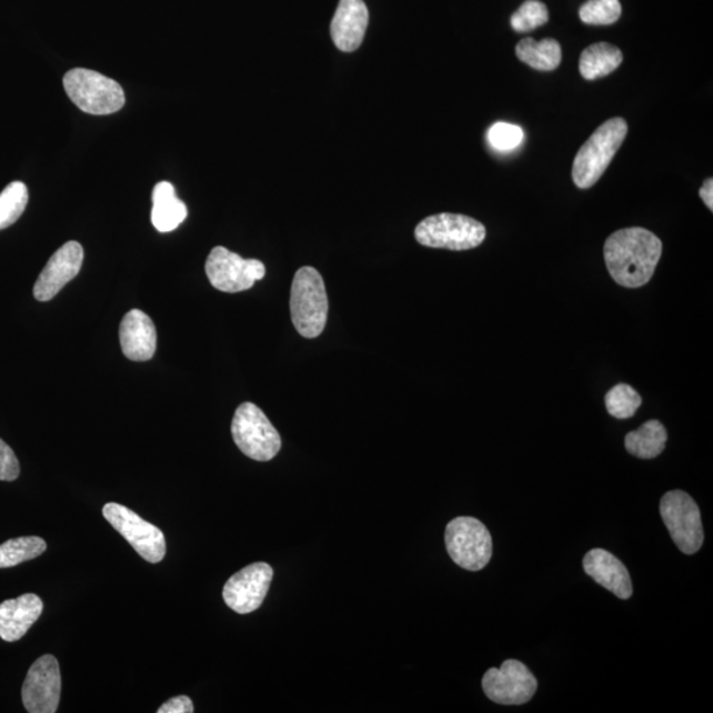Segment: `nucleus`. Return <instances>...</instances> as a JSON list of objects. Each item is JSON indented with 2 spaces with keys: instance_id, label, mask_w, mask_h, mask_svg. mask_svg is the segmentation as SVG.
Here are the masks:
<instances>
[{
  "instance_id": "c85d7f7f",
  "label": "nucleus",
  "mask_w": 713,
  "mask_h": 713,
  "mask_svg": "<svg viewBox=\"0 0 713 713\" xmlns=\"http://www.w3.org/2000/svg\"><path fill=\"white\" fill-rule=\"evenodd\" d=\"M19 474L20 465L16 452L0 439V481H16Z\"/></svg>"
},
{
  "instance_id": "b1692460",
  "label": "nucleus",
  "mask_w": 713,
  "mask_h": 713,
  "mask_svg": "<svg viewBox=\"0 0 713 713\" xmlns=\"http://www.w3.org/2000/svg\"><path fill=\"white\" fill-rule=\"evenodd\" d=\"M28 190L22 181H13L0 193V230L10 228L26 211Z\"/></svg>"
},
{
  "instance_id": "1a4fd4ad",
  "label": "nucleus",
  "mask_w": 713,
  "mask_h": 713,
  "mask_svg": "<svg viewBox=\"0 0 713 713\" xmlns=\"http://www.w3.org/2000/svg\"><path fill=\"white\" fill-rule=\"evenodd\" d=\"M104 520L113 526L144 561L162 562L167 544L163 531L144 521L131 509L110 502L102 509Z\"/></svg>"
},
{
  "instance_id": "f03ea898",
  "label": "nucleus",
  "mask_w": 713,
  "mask_h": 713,
  "mask_svg": "<svg viewBox=\"0 0 713 713\" xmlns=\"http://www.w3.org/2000/svg\"><path fill=\"white\" fill-rule=\"evenodd\" d=\"M290 310L292 324L304 339H317L325 330L330 303L324 279L317 269L305 265L297 271Z\"/></svg>"
},
{
  "instance_id": "f257e3e1",
  "label": "nucleus",
  "mask_w": 713,
  "mask_h": 713,
  "mask_svg": "<svg viewBox=\"0 0 713 713\" xmlns=\"http://www.w3.org/2000/svg\"><path fill=\"white\" fill-rule=\"evenodd\" d=\"M662 255L659 237L643 228L621 229L607 238L604 257L613 281L639 289L653 278Z\"/></svg>"
},
{
  "instance_id": "bb28decb",
  "label": "nucleus",
  "mask_w": 713,
  "mask_h": 713,
  "mask_svg": "<svg viewBox=\"0 0 713 713\" xmlns=\"http://www.w3.org/2000/svg\"><path fill=\"white\" fill-rule=\"evenodd\" d=\"M549 10L546 4L540 0H526L520 10L513 13L510 23L516 32H529L549 22Z\"/></svg>"
},
{
  "instance_id": "dca6fc26",
  "label": "nucleus",
  "mask_w": 713,
  "mask_h": 713,
  "mask_svg": "<svg viewBox=\"0 0 713 713\" xmlns=\"http://www.w3.org/2000/svg\"><path fill=\"white\" fill-rule=\"evenodd\" d=\"M119 340L122 352L131 361H150L157 352V328L153 321L141 310L125 313L119 327Z\"/></svg>"
},
{
  "instance_id": "423d86ee",
  "label": "nucleus",
  "mask_w": 713,
  "mask_h": 713,
  "mask_svg": "<svg viewBox=\"0 0 713 713\" xmlns=\"http://www.w3.org/2000/svg\"><path fill=\"white\" fill-rule=\"evenodd\" d=\"M232 435L243 454L255 461H270L282 449L279 432L257 404L244 402L237 409Z\"/></svg>"
},
{
  "instance_id": "39448f33",
  "label": "nucleus",
  "mask_w": 713,
  "mask_h": 713,
  "mask_svg": "<svg viewBox=\"0 0 713 713\" xmlns=\"http://www.w3.org/2000/svg\"><path fill=\"white\" fill-rule=\"evenodd\" d=\"M486 229L464 214L440 213L424 219L415 229L416 241L423 247L453 251L471 250L485 241Z\"/></svg>"
},
{
  "instance_id": "2eb2a0df",
  "label": "nucleus",
  "mask_w": 713,
  "mask_h": 713,
  "mask_svg": "<svg viewBox=\"0 0 713 713\" xmlns=\"http://www.w3.org/2000/svg\"><path fill=\"white\" fill-rule=\"evenodd\" d=\"M369 26L363 0H340L331 24L332 40L342 52H354L362 44Z\"/></svg>"
},
{
  "instance_id": "7c9ffc66",
  "label": "nucleus",
  "mask_w": 713,
  "mask_h": 713,
  "mask_svg": "<svg viewBox=\"0 0 713 713\" xmlns=\"http://www.w3.org/2000/svg\"><path fill=\"white\" fill-rule=\"evenodd\" d=\"M702 200L704 204L709 207L710 211H713V180L709 179L704 181L701 192Z\"/></svg>"
},
{
  "instance_id": "a211bd4d",
  "label": "nucleus",
  "mask_w": 713,
  "mask_h": 713,
  "mask_svg": "<svg viewBox=\"0 0 713 713\" xmlns=\"http://www.w3.org/2000/svg\"><path fill=\"white\" fill-rule=\"evenodd\" d=\"M43 610V600L34 593L3 601L0 604V639L6 642L23 639Z\"/></svg>"
},
{
  "instance_id": "5701e85b",
  "label": "nucleus",
  "mask_w": 713,
  "mask_h": 713,
  "mask_svg": "<svg viewBox=\"0 0 713 713\" xmlns=\"http://www.w3.org/2000/svg\"><path fill=\"white\" fill-rule=\"evenodd\" d=\"M47 543L43 538L22 536L0 544V569H11L44 554Z\"/></svg>"
},
{
  "instance_id": "7ed1b4c3",
  "label": "nucleus",
  "mask_w": 713,
  "mask_h": 713,
  "mask_svg": "<svg viewBox=\"0 0 713 713\" xmlns=\"http://www.w3.org/2000/svg\"><path fill=\"white\" fill-rule=\"evenodd\" d=\"M627 135L625 119L613 118L593 132L573 160L572 179L580 190H589L603 177Z\"/></svg>"
},
{
  "instance_id": "aec40b11",
  "label": "nucleus",
  "mask_w": 713,
  "mask_h": 713,
  "mask_svg": "<svg viewBox=\"0 0 713 713\" xmlns=\"http://www.w3.org/2000/svg\"><path fill=\"white\" fill-rule=\"evenodd\" d=\"M624 56L616 46L597 43L585 48L579 61L583 79L592 81L613 73L621 66Z\"/></svg>"
},
{
  "instance_id": "4be33fe9",
  "label": "nucleus",
  "mask_w": 713,
  "mask_h": 713,
  "mask_svg": "<svg viewBox=\"0 0 713 713\" xmlns=\"http://www.w3.org/2000/svg\"><path fill=\"white\" fill-rule=\"evenodd\" d=\"M667 431L660 421H649L625 438L626 451L639 459H655L665 451Z\"/></svg>"
},
{
  "instance_id": "ddd939ff",
  "label": "nucleus",
  "mask_w": 713,
  "mask_h": 713,
  "mask_svg": "<svg viewBox=\"0 0 713 713\" xmlns=\"http://www.w3.org/2000/svg\"><path fill=\"white\" fill-rule=\"evenodd\" d=\"M274 570L268 563H254L234 573L223 586L222 596L230 610L240 614L254 612L268 596Z\"/></svg>"
},
{
  "instance_id": "412c9836",
  "label": "nucleus",
  "mask_w": 713,
  "mask_h": 713,
  "mask_svg": "<svg viewBox=\"0 0 713 713\" xmlns=\"http://www.w3.org/2000/svg\"><path fill=\"white\" fill-rule=\"evenodd\" d=\"M515 54L524 64L536 71L551 72L561 66L562 47L554 39L535 41L526 38L515 47Z\"/></svg>"
},
{
  "instance_id": "9d476101",
  "label": "nucleus",
  "mask_w": 713,
  "mask_h": 713,
  "mask_svg": "<svg viewBox=\"0 0 713 713\" xmlns=\"http://www.w3.org/2000/svg\"><path fill=\"white\" fill-rule=\"evenodd\" d=\"M205 271L209 282L215 290L237 293L253 289L265 275L261 261L243 260L227 248L217 247L209 254Z\"/></svg>"
},
{
  "instance_id": "f8f14e48",
  "label": "nucleus",
  "mask_w": 713,
  "mask_h": 713,
  "mask_svg": "<svg viewBox=\"0 0 713 713\" xmlns=\"http://www.w3.org/2000/svg\"><path fill=\"white\" fill-rule=\"evenodd\" d=\"M61 675L58 660L51 654L40 656L26 676L22 699L27 712L54 713L59 709Z\"/></svg>"
},
{
  "instance_id": "f3484780",
  "label": "nucleus",
  "mask_w": 713,
  "mask_h": 713,
  "mask_svg": "<svg viewBox=\"0 0 713 713\" xmlns=\"http://www.w3.org/2000/svg\"><path fill=\"white\" fill-rule=\"evenodd\" d=\"M583 568L586 575L605 590L627 600L633 594L632 578L624 563L603 549H593L584 556Z\"/></svg>"
},
{
  "instance_id": "cd10ccee",
  "label": "nucleus",
  "mask_w": 713,
  "mask_h": 713,
  "mask_svg": "<svg viewBox=\"0 0 713 713\" xmlns=\"http://www.w3.org/2000/svg\"><path fill=\"white\" fill-rule=\"evenodd\" d=\"M488 139L495 150L510 151L522 143L523 131L519 125L499 122L489 130Z\"/></svg>"
},
{
  "instance_id": "6e6552de",
  "label": "nucleus",
  "mask_w": 713,
  "mask_h": 713,
  "mask_svg": "<svg viewBox=\"0 0 713 713\" xmlns=\"http://www.w3.org/2000/svg\"><path fill=\"white\" fill-rule=\"evenodd\" d=\"M661 516L676 548L683 554H696L704 542L701 510L690 494L671 491L661 500Z\"/></svg>"
},
{
  "instance_id": "20e7f679",
  "label": "nucleus",
  "mask_w": 713,
  "mask_h": 713,
  "mask_svg": "<svg viewBox=\"0 0 713 713\" xmlns=\"http://www.w3.org/2000/svg\"><path fill=\"white\" fill-rule=\"evenodd\" d=\"M64 89L76 107L87 114H114L124 107L122 87L90 69L76 68L69 71L64 76Z\"/></svg>"
},
{
  "instance_id": "c756f323",
  "label": "nucleus",
  "mask_w": 713,
  "mask_h": 713,
  "mask_svg": "<svg viewBox=\"0 0 713 713\" xmlns=\"http://www.w3.org/2000/svg\"><path fill=\"white\" fill-rule=\"evenodd\" d=\"M193 703L188 696H177L170 699L158 710V713H192Z\"/></svg>"
},
{
  "instance_id": "6ab92c4d",
  "label": "nucleus",
  "mask_w": 713,
  "mask_h": 713,
  "mask_svg": "<svg viewBox=\"0 0 713 713\" xmlns=\"http://www.w3.org/2000/svg\"><path fill=\"white\" fill-rule=\"evenodd\" d=\"M151 221L160 233H170L183 223L188 209L183 201L177 198L174 187L168 181H162L153 188Z\"/></svg>"
},
{
  "instance_id": "0eeeda50",
  "label": "nucleus",
  "mask_w": 713,
  "mask_h": 713,
  "mask_svg": "<svg viewBox=\"0 0 713 713\" xmlns=\"http://www.w3.org/2000/svg\"><path fill=\"white\" fill-rule=\"evenodd\" d=\"M445 546L452 561L466 571L485 569L493 555L491 533L473 516H458L446 524Z\"/></svg>"
},
{
  "instance_id": "9b49d317",
  "label": "nucleus",
  "mask_w": 713,
  "mask_h": 713,
  "mask_svg": "<svg viewBox=\"0 0 713 713\" xmlns=\"http://www.w3.org/2000/svg\"><path fill=\"white\" fill-rule=\"evenodd\" d=\"M538 681L533 673L516 660H508L500 669H489L482 677V690L492 702L522 705L533 699Z\"/></svg>"
},
{
  "instance_id": "4468645a",
  "label": "nucleus",
  "mask_w": 713,
  "mask_h": 713,
  "mask_svg": "<svg viewBox=\"0 0 713 713\" xmlns=\"http://www.w3.org/2000/svg\"><path fill=\"white\" fill-rule=\"evenodd\" d=\"M83 249L79 242L69 241L48 261L33 287V297L39 302H49L80 274Z\"/></svg>"
},
{
  "instance_id": "a878e982",
  "label": "nucleus",
  "mask_w": 713,
  "mask_h": 713,
  "mask_svg": "<svg viewBox=\"0 0 713 713\" xmlns=\"http://www.w3.org/2000/svg\"><path fill=\"white\" fill-rule=\"evenodd\" d=\"M619 0H589L580 7L579 17L585 24L610 26L621 17Z\"/></svg>"
},
{
  "instance_id": "393cba45",
  "label": "nucleus",
  "mask_w": 713,
  "mask_h": 713,
  "mask_svg": "<svg viewBox=\"0 0 713 713\" xmlns=\"http://www.w3.org/2000/svg\"><path fill=\"white\" fill-rule=\"evenodd\" d=\"M641 404V395L626 383L617 384L605 395L606 410L616 419L634 416Z\"/></svg>"
}]
</instances>
